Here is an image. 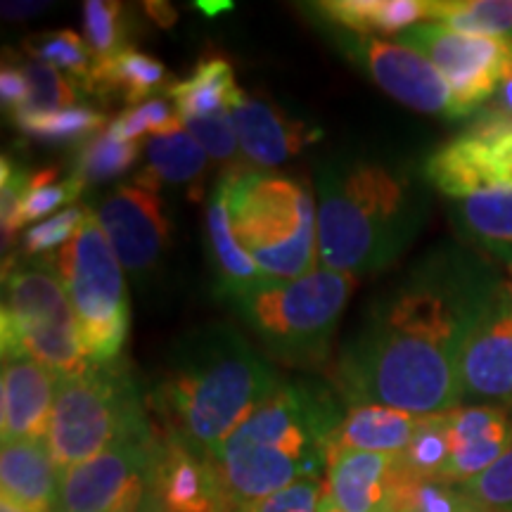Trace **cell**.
I'll return each mask as SVG.
<instances>
[{
	"label": "cell",
	"instance_id": "obj_1",
	"mask_svg": "<svg viewBox=\"0 0 512 512\" xmlns=\"http://www.w3.org/2000/svg\"><path fill=\"white\" fill-rule=\"evenodd\" d=\"M501 280L458 252L430 256L368 306L344 344L337 387L351 406L413 415L460 408V361Z\"/></svg>",
	"mask_w": 512,
	"mask_h": 512
},
{
	"label": "cell",
	"instance_id": "obj_2",
	"mask_svg": "<svg viewBox=\"0 0 512 512\" xmlns=\"http://www.w3.org/2000/svg\"><path fill=\"white\" fill-rule=\"evenodd\" d=\"M280 384L245 335L230 325H204L171 349L152 408L162 437L209 458Z\"/></svg>",
	"mask_w": 512,
	"mask_h": 512
},
{
	"label": "cell",
	"instance_id": "obj_3",
	"mask_svg": "<svg viewBox=\"0 0 512 512\" xmlns=\"http://www.w3.org/2000/svg\"><path fill=\"white\" fill-rule=\"evenodd\" d=\"M320 268L377 273L406 252L425 219V197L401 164L361 152L318 164Z\"/></svg>",
	"mask_w": 512,
	"mask_h": 512
},
{
	"label": "cell",
	"instance_id": "obj_4",
	"mask_svg": "<svg viewBox=\"0 0 512 512\" xmlns=\"http://www.w3.org/2000/svg\"><path fill=\"white\" fill-rule=\"evenodd\" d=\"M342 420L330 389L309 382L280 384L209 456L228 512H247L294 482L320 479Z\"/></svg>",
	"mask_w": 512,
	"mask_h": 512
},
{
	"label": "cell",
	"instance_id": "obj_5",
	"mask_svg": "<svg viewBox=\"0 0 512 512\" xmlns=\"http://www.w3.org/2000/svg\"><path fill=\"white\" fill-rule=\"evenodd\" d=\"M356 278L316 268L297 280L266 278L221 294L275 361L316 366L328 356Z\"/></svg>",
	"mask_w": 512,
	"mask_h": 512
},
{
	"label": "cell",
	"instance_id": "obj_6",
	"mask_svg": "<svg viewBox=\"0 0 512 512\" xmlns=\"http://www.w3.org/2000/svg\"><path fill=\"white\" fill-rule=\"evenodd\" d=\"M228 214L235 238L266 278L297 280L318 259V209L304 183L266 171H228Z\"/></svg>",
	"mask_w": 512,
	"mask_h": 512
},
{
	"label": "cell",
	"instance_id": "obj_7",
	"mask_svg": "<svg viewBox=\"0 0 512 512\" xmlns=\"http://www.w3.org/2000/svg\"><path fill=\"white\" fill-rule=\"evenodd\" d=\"M150 427L124 363H91L86 373L60 380L46 441L62 475Z\"/></svg>",
	"mask_w": 512,
	"mask_h": 512
},
{
	"label": "cell",
	"instance_id": "obj_8",
	"mask_svg": "<svg viewBox=\"0 0 512 512\" xmlns=\"http://www.w3.org/2000/svg\"><path fill=\"white\" fill-rule=\"evenodd\" d=\"M55 268L79 323L83 354L91 363L119 361L131 325L119 256L95 211L88 209L76 235L55 252Z\"/></svg>",
	"mask_w": 512,
	"mask_h": 512
},
{
	"label": "cell",
	"instance_id": "obj_9",
	"mask_svg": "<svg viewBox=\"0 0 512 512\" xmlns=\"http://www.w3.org/2000/svg\"><path fill=\"white\" fill-rule=\"evenodd\" d=\"M0 349L5 363L31 358L60 380L91 368L69 294L55 273L31 266L5 273Z\"/></svg>",
	"mask_w": 512,
	"mask_h": 512
},
{
	"label": "cell",
	"instance_id": "obj_10",
	"mask_svg": "<svg viewBox=\"0 0 512 512\" xmlns=\"http://www.w3.org/2000/svg\"><path fill=\"white\" fill-rule=\"evenodd\" d=\"M162 434L145 430L62 472L55 512H140L150 496Z\"/></svg>",
	"mask_w": 512,
	"mask_h": 512
},
{
	"label": "cell",
	"instance_id": "obj_11",
	"mask_svg": "<svg viewBox=\"0 0 512 512\" xmlns=\"http://www.w3.org/2000/svg\"><path fill=\"white\" fill-rule=\"evenodd\" d=\"M444 76L456 102V119L472 117L494 98L512 62V38L453 31L437 22L415 24L399 36Z\"/></svg>",
	"mask_w": 512,
	"mask_h": 512
},
{
	"label": "cell",
	"instance_id": "obj_12",
	"mask_svg": "<svg viewBox=\"0 0 512 512\" xmlns=\"http://www.w3.org/2000/svg\"><path fill=\"white\" fill-rule=\"evenodd\" d=\"M342 48L358 67L366 69L384 93L392 95L401 105L422 114L456 119V102L434 64L418 50L403 43L382 41L375 36H349Z\"/></svg>",
	"mask_w": 512,
	"mask_h": 512
},
{
	"label": "cell",
	"instance_id": "obj_13",
	"mask_svg": "<svg viewBox=\"0 0 512 512\" xmlns=\"http://www.w3.org/2000/svg\"><path fill=\"white\" fill-rule=\"evenodd\" d=\"M415 482L401 453L335 451L323 496L342 512H411Z\"/></svg>",
	"mask_w": 512,
	"mask_h": 512
},
{
	"label": "cell",
	"instance_id": "obj_14",
	"mask_svg": "<svg viewBox=\"0 0 512 512\" xmlns=\"http://www.w3.org/2000/svg\"><path fill=\"white\" fill-rule=\"evenodd\" d=\"M95 216L124 268L143 275L157 266L169 242V219L155 190L119 185Z\"/></svg>",
	"mask_w": 512,
	"mask_h": 512
},
{
	"label": "cell",
	"instance_id": "obj_15",
	"mask_svg": "<svg viewBox=\"0 0 512 512\" xmlns=\"http://www.w3.org/2000/svg\"><path fill=\"white\" fill-rule=\"evenodd\" d=\"M467 401H512V299L498 290L460 361Z\"/></svg>",
	"mask_w": 512,
	"mask_h": 512
},
{
	"label": "cell",
	"instance_id": "obj_16",
	"mask_svg": "<svg viewBox=\"0 0 512 512\" xmlns=\"http://www.w3.org/2000/svg\"><path fill=\"white\" fill-rule=\"evenodd\" d=\"M446 427L451 444L444 475L448 484L470 482L512 448V418L501 406H460L446 413Z\"/></svg>",
	"mask_w": 512,
	"mask_h": 512
},
{
	"label": "cell",
	"instance_id": "obj_17",
	"mask_svg": "<svg viewBox=\"0 0 512 512\" xmlns=\"http://www.w3.org/2000/svg\"><path fill=\"white\" fill-rule=\"evenodd\" d=\"M147 498L162 512H228L211 460L166 437L159 444Z\"/></svg>",
	"mask_w": 512,
	"mask_h": 512
},
{
	"label": "cell",
	"instance_id": "obj_18",
	"mask_svg": "<svg viewBox=\"0 0 512 512\" xmlns=\"http://www.w3.org/2000/svg\"><path fill=\"white\" fill-rule=\"evenodd\" d=\"M60 377L24 358L3 366L0 377V437L5 441L46 439Z\"/></svg>",
	"mask_w": 512,
	"mask_h": 512
},
{
	"label": "cell",
	"instance_id": "obj_19",
	"mask_svg": "<svg viewBox=\"0 0 512 512\" xmlns=\"http://www.w3.org/2000/svg\"><path fill=\"white\" fill-rule=\"evenodd\" d=\"M425 178L441 195L458 202L477 192L512 183L501 159L496 157L494 140L472 131L439 147L425 162Z\"/></svg>",
	"mask_w": 512,
	"mask_h": 512
},
{
	"label": "cell",
	"instance_id": "obj_20",
	"mask_svg": "<svg viewBox=\"0 0 512 512\" xmlns=\"http://www.w3.org/2000/svg\"><path fill=\"white\" fill-rule=\"evenodd\" d=\"M238 143L247 159L259 166H278L299 155L304 145L320 136L302 121H290L283 112L240 93L228 107Z\"/></svg>",
	"mask_w": 512,
	"mask_h": 512
},
{
	"label": "cell",
	"instance_id": "obj_21",
	"mask_svg": "<svg viewBox=\"0 0 512 512\" xmlns=\"http://www.w3.org/2000/svg\"><path fill=\"white\" fill-rule=\"evenodd\" d=\"M60 479L46 439L5 441L0 448V498L31 512H55Z\"/></svg>",
	"mask_w": 512,
	"mask_h": 512
},
{
	"label": "cell",
	"instance_id": "obj_22",
	"mask_svg": "<svg viewBox=\"0 0 512 512\" xmlns=\"http://www.w3.org/2000/svg\"><path fill=\"white\" fill-rule=\"evenodd\" d=\"M425 415L396 411L389 406H351L332 437L330 453L368 451L403 453L411 444Z\"/></svg>",
	"mask_w": 512,
	"mask_h": 512
},
{
	"label": "cell",
	"instance_id": "obj_23",
	"mask_svg": "<svg viewBox=\"0 0 512 512\" xmlns=\"http://www.w3.org/2000/svg\"><path fill=\"white\" fill-rule=\"evenodd\" d=\"M432 5L434 0H328L316 3V12L358 36L370 31L403 34L415 24L430 22Z\"/></svg>",
	"mask_w": 512,
	"mask_h": 512
},
{
	"label": "cell",
	"instance_id": "obj_24",
	"mask_svg": "<svg viewBox=\"0 0 512 512\" xmlns=\"http://www.w3.org/2000/svg\"><path fill=\"white\" fill-rule=\"evenodd\" d=\"M207 240L216 275H219V297L228 292L245 290L249 285L266 280L264 271L249 259L235 238L228 214V183L221 178L211 192L207 204Z\"/></svg>",
	"mask_w": 512,
	"mask_h": 512
},
{
	"label": "cell",
	"instance_id": "obj_25",
	"mask_svg": "<svg viewBox=\"0 0 512 512\" xmlns=\"http://www.w3.org/2000/svg\"><path fill=\"white\" fill-rule=\"evenodd\" d=\"M166 93L174 100L178 117L185 121L226 112L242 91L235 83L230 62L223 57H209L197 64L188 79L174 83Z\"/></svg>",
	"mask_w": 512,
	"mask_h": 512
},
{
	"label": "cell",
	"instance_id": "obj_26",
	"mask_svg": "<svg viewBox=\"0 0 512 512\" xmlns=\"http://www.w3.org/2000/svg\"><path fill=\"white\" fill-rule=\"evenodd\" d=\"M207 169V152L185 128L147 140V169L136 178V185L147 190L159 183H195Z\"/></svg>",
	"mask_w": 512,
	"mask_h": 512
},
{
	"label": "cell",
	"instance_id": "obj_27",
	"mask_svg": "<svg viewBox=\"0 0 512 512\" xmlns=\"http://www.w3.org/2000/svg\"><path fill=\"white\" fill-rule=\"evenodd\" d=\"M458 216L477 245L512 261V183L460 200Z\"/></svg>",
	"mask_w": 512,
	"mask_h": 512
},
{
	"label": "cell",
	"instance_id": "obj_28",
	"mask_svg": "<svg viewBox=\"0 0 512 512\" xmlns=\"http://www.w3.org/2000/svg\"><path fill=\"white\" fill-rule=\"evenodd\" d=\"M164 79V64L133 46L121 50L110 62L95 67V88L117 91L133 107L143 105L145 98L162 91Z\"/></svg>",
	"mask_w": 512,
	"mask_h": 512
},
{
	"label": "cell",
	"instance_id": "obj_29",
	"mask_svg": "<svg viewBox=\"0 0 512 512\" xmlns=\"http://www.w3.org/2000/svg\"><path fill=\"white\" fill-rule=\"evenodd\" d=\"M430 22L463 34L512 38V0H434Z\"/></svg>",
	"mask_w": 512,
	"mask_h": 512
},
{
	"label": "cell",
	"instance_id": "obj_30",
	"mask_svg": "<svg viewBox=\"0 0 512 512\" xmlns=\"http://www.w3.org/2000/svg\"><path fill=\"white\" fill-rule=\"evenodd\" d=\"M27 53L36 57V62L48 64L60 74H67L74 86L95 88V57L74 31H53V34H41L27 41Z\"/></svg>",
	"mask_w": 512,
	"mask_h": 512
},
{
	"label": "cell",
	"instance_id": "obj_31",
	"mask_svg": "<svg viewBox=\"0 0 512 512\" xmlns=\"http://www.w3.org/2000/svg\"><path fill=\"white\" fill-rule=\"evenodd\" d=\"M138 155V143L114 136L110 128H107V131H100L98 136H93L81 145L79 155H76L74 176H79L86 185L110 181V178L131 169Z\"/></svg>",
	"mask_w": 512,
	"mask_h": 512
},
{
	"label": "cell",
	"instance_id": "obj_32",
	"mask_svg": "<svg viewBox=\"0 0 512 512\" xmlns=\"http://www.w3.org/2000/svg\"><path fill=\"white\" fill-rule=\"evenodd\" d=\"M401 458L413 477L430 479V482H444L448 458H451L446 413L425 415L413 441L401 453Z\"/></svg>",
	"mask_w": 512,
	"mask_h": 512
},
{
	"label": "cell",
	"instance_id": "obj_33",
	"mask_svg": "<svg viewBox=\"0 0 512 512\" xmlns=\"http://www.w3.org/2000/svg\"><path fill=\"white\" fill-rule=\"evenodd\" d=\"M15 124L24 133L43 143H86L98 136L105 126V117L91 107H64V110L41 114V117L19 119Z\"/></svg>",
	"mask_w": 512,
	"mask_h": 512
},
{
	"label": "cell",
	"instance_id": "obj_34",
	"mask_svg": "<svg viewBox=\"0 0 512 512\" xmlns=\"http://www.w3.org/2000/svg\"><path fill=\"white\" fill-rule=\"evenodd\" d=\"M22 72L27 76L29 95L27 100H24V105L12 112L15 121L41 117V114H50V112L64 110V107H72V102L76 100V86L72 81L64 79L57 69L34 60L24 64Z\"/></svg>",
	"mask_w": 512,
	"mask_h": 512
},
{
	"label": "cell",
	"instance_id": "obj_35",
	"mask_svg": "<svg viewBox=\"0 0 512 512\" xmlns=\"http://www.w3.org/2000/svg\"><path fill=\"white\" fill-rule=\"evenodd\" d=\"M83 24H86L88 48L98 64L110 62L121 50H126V19L124 8L110 0H88L83 5Z\"/></svg>",
	"mask_w": 512,
	"mask_h": 512
},
{
	"label": "cell",
	"instance_id": "obj_36",
	"mask_svg": "<svg viewBox=\"0 0 512 512\" xmlns=\"http://www.w3.org/2000/svg\"><path fill=\"white\" fill-rule=\"evenodd\" d=\"M86 183L79 176L60 178L55 169H43L38 174H31L24 190V219L36 221L41 216L50 214L62 204H72L81 197Z\"/></svg>",
	"mask_w": 512,
	"mask_h": 512
},
{
	"label": "cell",
	"instance_id": "obj_37",
	"mask_svg": "<svg viewBox=\"0 0 512 512\" xmlns=\"http://www.w3.org/2000/svg\"><path fill=\"white\" fill-rule=\"evenodd\" d=\"M181 126L183 124L176 107L166 105L164 100H150L138 107H131V110H126L124 114H119L107 128H110L114 136L136 143V140L143 136H166V133H174L176 128Z\"/></svg>",
	"mask_w": 512,
	"mask_h": 512
},
{
	"label": "cell",
	"instance_id": "obj_38",
	"mask_svg": "<svg viewBox=\"0 0 512 512\" xmlns=\"http://www.w3.org/2000/svg\"><path fill=\"white\" fill-rule=\"evenodd\" d=\"M458 486L484 512H512V448L482 475Z\"/></svg>",
	"mask_w": 512,
	"mask_h": 512
},
{
	"label": "cell",
	"instance_id": "obj_39",
	"mask_svg": "<svg viewBox=\"0 0 512 512\" xmlns=\"http://www.w3.org/2000/svg\"><path fill=\"white\" fill-rule=\"evenodd\" d=\"M86 214L88 209L69 207L64 209L62 214L53 216V219L31 226L22 238L24 256H41V254H50L53 249H62L69 240L74 238L76 230L81 228Z\"/></svg>",
	"mask_w": 512,
	"mask_h": 512
},
{
	"label": "cell",
	"instance_id": "obj_40",
	"mask_svg": "<svg viewBox=\"0 0 512 512\" xmlns=\"http://www.w3.org/2000/svg\"><path fill=\"white\" fill-rule=\"evenodd\" d=\"M185 131L190 133L197 143L202 145V150L209 157L221 159V162H230L238 152V133H235L233 119L230 112L211 114V117H197V119H185L181 121Z\"/></svg>",
	"mask_w": 512,
	"mask_h": 512
},
{
	"label": "cell",
	"instance_id": "obj_41",
	"mask_svg": "<svg viewBox=\"0 0 512 512\" xmlns=\"http://www.w3.org/2000/svg\"><path fill=\"white\" fill-rule=\"evenodd\" d=\"M29 174L17 169L15 164L3 159V174H0V219H3V242L15 238L17 230L27 223L24 219V190H27Z\"/></svg>",
	"mask_w": 512,
	"mask_h": 512
},
{
	"label": "cell",
	"instance_id": "obj_42",
	"mask_svg": "<svg viewBox=\"0 0 512 512\" xmlns=\"http://www.w3.org/2000/svg\"><path fill=\"white\" fill-rule=\"evenodd\" d=\"M323 491L325 484H320V479H302L252 505L247 512H320Z\"/></svg>",
	"mask_w": 512,
	"mask_h": 512
},
{
	"label": "cell",
	"instance_id": "obj_43",
	"mask_svg": "<svg viewBox=\"0 0 512 512\" xmlns=\"http://www.w3.org/2000/svg\"><path fill=\"white\" fill-rule=\"evenodd\" d=\"M467 131L479 133V136H501L512 131V62L505 69L496 95L477 112Z\"/></svg>",
	"mask_w": 512,
	"mask_h": 512
},
{
	"label": "cell",
	"instance_id": "obj_44",
	"mask_svg": "<svg viewBox=\"0 0 512 512\" xmlns=\"http://www.w3.org/2000/svg\"><path fill=\"white\" fill-rule=\"evenodd\" d=\"M27 95L29 83L22 67H3V72H0V98H3V105L15 112L24 105Z\"/></svg>",
	"mask_w": 512,
	"mask_h": 512
},
{
	"label": "cell",
	"instance_id": "obj_45",
	"mask_svg": "<svg viewBox=\"0 0 512 512\" xmlns=\"http://www.w3.org/2000/svg\"><path fill=\"white\" fill-rule=\"evenodd\" d=\"M46 8V3H3V15L8 19H27Z\"/></svg>",
	"mask_w": 512,
	"mask_h": 512
},
{
	"label": "cell",
	"instance_id": "obj_46",
	"mask_svg": "<svg viewBox=\"0 0 512 512\" xmlns=\"http://www.w3.org/2000/svg\"><path fill=\"white\" fill-rule=\"evenodd\" d=\"M147 15H152L157 19V24H162V27H171L176 19V12L171 10V5H162V3H147Z\"/></svg>",
	"mask_w": 512,
	"mask_h": 512
},
{
	"label": "cell",
	"instance_id": "obj_47",
	"mask_svg": "<svg viewBox=\"0 0 512 512\" xmlns=\"http://www.w3.org/2000/svg\"><path fill=\"white\" fill-rule=\"evenodd\" d=\"M197 8L207 12V15H216V12L228 10V8H230V3H204V0H202V3H197Z\"/></svg>",
	"mask_w": 512,
	"mask_h": 512
},
{
	"label": "cell",
	"instance_id": "obj_48",
	"mask_svg": "<svg viewBox=\"0 0 512 512\" xmlns=\"http://www.w3.org/2000/svg\"><path fill=\"white\" fill-rule=\"evenodd\" d=\"M0 512H31L27 508H22V505L8 501V498H0Z\"/></svg>",
	"mask_w": 512,
	"mask_h": 512
},
{
	"label": "cell",
	"instance_id": "obj_49",
	"mask_svg": "<svg viewBox=\"0 0 512 512\" xmlns=\"http://www.w3.org/2000/svg\"><path fill=\"white\" fill-rule=\"evenodd\" d=\"M501 290L512 299V261H508V275L501 280Z\"/></svg>",
	"mask_w": 512,
	"mask_h": 512
},
{
	"label": "cell",
	"instance_id": "obj_50",
	"mask_svg": "<svg viewBox=\"0 0 512 512\" xmlns=\"http://www.w3.org/2000/svg\"><path fill=\"white\" fill-rule=\"evenodd\" d=\"M320 512H342L339 508H335V505H332L328 498L323 496V501H320Z\"/></svg>",
	"mask_w": 512,
	"mask_h": 512
},
{
	"label": "cell",
	"instance_id": "obj_51",
	"mask_svg": "<svg viewBox=\"0 0 512 512\" xmlns=\"http://www.w3.org/2000/svg\"><path fill=\"white\" fill-rule=\"evenodd\" d=\"M140 512H162V510H159V508H157V505H155V503H152V501H150V498H147V501H145V505H143V508H140Z\"/></svg>",
	"mask_w": 512,
	"mask_h": 512
},
{
	"label": "cell",
	"instance_id": "obj_52",
	"mask_svg": "<svg viewBox=\"0 0 512 512\" xmlns=\"http://www.w3.org/2000/svg\"><path fill=\"white\" fill-rule=\"evenodd\" d=\"M467 512H484L482 508H477V505H475V508H472V510H467Z\"/></svg>",
	"mask_w": 512,
	"mask_h": 512
}]
</instances>
